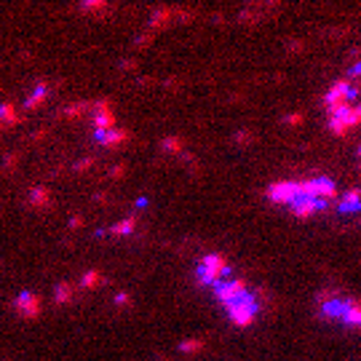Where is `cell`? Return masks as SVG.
I'll return each instance as SVG.
<instances>
[{
  "label": "cell",
  "mask_w": 361,
  "mask_h": 361,
  "mask_svg": "<svg viewBox=\"0 0 361 361\" xmlns=\"http://www.w3.org/2000/svg\"><path fill=\"white\" fill-rule=\"evenodd\" d=\"M225 310H227V318H230L233 326L249 329L257 321V313H260V297H257V292L249 289V292L241 294L235 302L225 305Z\"/></svg>",
  "instance_id": "obj_1"
},
{
  "label": "cell",
  "mask_w": 361,
  "mask_h": 361,
  "mask_svg": "<svg viewBox=\"0 0 361 361\" xmlns=\"http://www.w3.org/2000/svg\"><path fill=\"white\" fill-rule=\"evenodd\" d=\"M326 115H329V131H332L334 137H348L353 129L361 126V102H356V105H342Z\"/></svg>",
  "instance_id": "obj_2"
},
{
  "label": "cell",
  "mask_w": 361,
  "mask_h": 361,
  "mask_svg": "<svg viewBox=\"0 0 361 361\" xmlns=\"http://www.w3.org/2000/svg\"><path fill=\"white\" fill-rule=\"evenodd\" d=\"M230 273V265H227V257L225 254H217L211 252L206 257L198 260V268H195V276H198V284L201 286H214L222 281V276Z\"/></svg>",
  "instance_id": "obj_3"
},
{
  "label": "cell",
  "mask_w": 361,
  "mask_h": 361,
  "mask_svg": "<svg viewBox=\"0 0 361 361\" xmlns=\"http://www.w3.org/2000/svg\"><path fill=\"white\" fill-rule=\"evenodd\" d=\"M211 289H214V297H217L219 302H222V305H230V302L238 300L241 294H246L252 286H249L244 278H227V281H219V284H214Z\"/></svg>",
  "instance_id": "obj_4"
},
{
  "label": "cell",
  "mask_w": 361,
  "mask_h": 361,
  "mask_svg": "<svg viewBox=\"0 0 361 361\" xmlns=\"http://www.w3.org/2000/svg\"><path fill=\"white\" fill-rule=\"evenodd\" d=\"M14 310H17L22 318L35 321L38 316H41V297H38L35 292H30V289H25V292H19L17 300H14Z\"/></svg>",
  "instance_id": "obj_5"
},
{
  "label": "cell",
  "mask_w": 361,
  "mask_h": 361,
  "mask_svg": "<svg viewBox=\"0 0 361 361\" xmlns=\"http://www.w3.org/2000/svg\"><path fill=\"white\" fill-rule=\"evenodd\" d=\"M115 129V113L110 107L107 99H97L94 102V131L105 134V131H113Z\"/></svg>",
  "instance_id": "obj_6"
},
{
  "label": "cell",
  "mask_w": 361,
  "mask_h": 361,
  "mask_svg": "<svg viewBox=\"0 0 361 361\" xmlns=\"http://www.w3.org/2000/svg\"><path fill=\"white\" fill-rule=\"evenodd\" d=\"M94 139L102 145V147H107V150H115V147H121V145H126L131 134L126 129H113V131H105V134H99V131H94Z\"/></svg>",
  "instance_id": "obj_7"
},
{
  "label": "cell",
  "mask_w": 361,
  "mask_h": 361,
  "mask_svg": "<svg viewBox=\"0 0 361 361\" xmlns=\"http://www.w3.org/2000/svg\"><path fill=\"white\" fill-rule=\"evenodd\" d=\"M27 201H30V206H35V209H49L54 203V195L46 185H35V187H30Z\"/></svg>",
  "instance_id": "obj_8"
},
{
  "label": "cell",
  "mask_w": 361,
  "mask_h": 361,
  "mask_svg": "<svg viewBox=\"0 0 361 361\" xmlns=\"http://www.w3.org/2000/svg\"><path fill=\"white\" fill-rule=\"evenodd\" d=\"M46 97H49V83L41 81V83H38L35 89H33V94L27 97V102H25V113H35V110L46 102Z\"/></svg>",
  "instance_id": "obj_9"
},
{
  "label": "cell",
  "mask_w": 361,
  "mask_h": 361,
  "mask_svg": "<svg viewBox=\"0 0 361 361\" xmlns=\"http://www.w3.org/2000/svg\"><path fill=\"white\" fill-rule=\"evenodd\" d=\"M19 121L22 118H19V110L14 107V102H3V105H0V129L17 126Z\"/></svg>",
  "instance_id": "obj_10"
},
{
  "label": "cell",
  "mask_w": 361,
  "mask_h": 361,
  "mask_svg": "<svg viewBox=\"0 0 361 361\" xmlns=\"http://www.w3.org/2000/svg\"><path fill=\"white\" fill-rule=\"evenodd\" d=\"M73 294H75V286L70 284V281H59V284L54 286V302L57 305H70L73 302Z\"/></svg>",
  "instance_id": "obj_11"
},
{
  "label": "cell",
  "mask_w": 361,
  "mask_h": 361,
  "mask_svg": "<svg viewBox=\"0 0 361 361\" xmlns=\"http://www.w3.org/2000/svg\"><path fill=\"white\" fill-rule=\"evenodd\" d=\"M86 110H94V102H73L59 110V118H81Z\"/></svg>",
  "instance_id": "obj_12"
},
{
  "label": "cell",
  "mask_w": 361,
  "mask_h": 361,
  "mask_svg": "<svg viewBox=\"0 0 361 361\" xmlns=\"http://www.w3.org/2000/svg\"><path fill=\"white\" fill-rule=\"evenodd\" d=\"M99 284H105V276L99 270H86L81 276V289H97Z\"/></svg>",
  "instance_id": "obj_13"
},
{
  "label": "cell",
  "mask_w": 361,
  "mask_h": 361,
  "mask_svg": "<svg viewBox=\"0 0 361 361\" xmlns=\"http://www.w3.org/2000/svg\"><path fill=\"white\" fill-rule=\"evenodd\" d=\"M134 227H137V217H126V219H121V222H115L107 233H113V235H129Z\"/></svg>",
  "instance_id": "obj_14"
},
{
  "label": "cell",
  "mask_w": 361,
  "mask_h": 361,
  "mask_svg": "<svg viewBox=\"0 0 361 361\" xmlns=\"http://www.w3.org/2000/svg\"><path fill=\"white\" fill-rule=\"evenodd\" d=\"M171 19V9H155L150 17V30H161L166 27V22Z\"/></svg>",
  "instance_id": "obj_15"
},
{
  "label": "cell",
  "mask_w": 361,
  "mask_h": 361,
  "mask_svg": "<svg viewBox=\"0 0 361 361\" xmlns=\"http://www.w3.org/2000/svg\"><path fill=\"white\" fill-rule=\"evenodd\" d=\"M203 345H206L203 340H182L179 342V350L182 353H198V350H203Z\"/></svg>",
  "instance_id": "obj_16"
},
{
  "label": "cell",
  "mask_w": 361,
  "mask_h": 361,
  "mask_svg": "<svg viewBox=\"0 0 361 361\" xmlns=\"http://www.w3.org/2000/svg\"><path fill=\"white\" fill-rule=\"evenodd\" d=\"M342 203H345L348 209L358 206V203H361V190H356V187H353V190H348V193L342 195Z\"/></svg>",
  "instance_id": "obj_17"
},
{
  "label": "cell",
  "mask_w": 361,
  "mask_h": 361,
  "mask_svg": "<svg viewBox=\"0 0 361 361\" xmlns=\"http://www.w3.org/2000/svg\"><path fill=\"white\" fill-rule=\"evenodd\" d=\"M161 147H163V150H169V153H179V150H182V139H179V137H166L161 142Z\"/></svg>",
  "instance_id": "obj_18"
},
{
  "label": "cell",
  "mask_w": 361,
  "mask_h": 361,
  "mask_svg": "<svg viewBox=\"0 0 361 361\" xmlns=\"http://www.w3.org/2000/svg\"><path fill=\"white\" fill-rule=\"evenodd\" d=\"M17 163H19V155H17V153H9V155L3 158V169L11 171V169H17Z\"/></svg>",
  "instance_id": "obj_19"
},
{
  "label": "cell",
  "mask_w": 361,
  "mask_h": 361,
  "mask_svg": "<svg viewBox=\"0 0 361 361\" xmlns=\"http://www.w3.org/2000/svg\"><path fill=\"white\" fill-rule=\"evenodd\" d=\"M91 166H94V158H83V161H78V163H75L73 169L78 171V174H83V171H89Z\"/></svg>",
  "instance_id": "obj_20"
},
{
  "label": "cell",
  "mask_w": 361,
  "mask_h": 361,
  "mask_svg": "<svg viewBox=\"0 0 361 361\" xmlns=\"http://www.w3.org/2000/svg\"><path fill=\"white\" fill-rule=\"evenodd\" d=\"M83 227V217L81 214H73L70 217V230H81Z\"/></svg>",
  "instance_id": "obj_21"
},
{
  "label": "cell",
  "mask_w": 361,
  "mask_h": 361,
  "mask_svg": "<svg viewBox=\"0 0 361 361\" xmlns=\"http://www.w3.org/2000/svg\"><path fill=\"white\" fill-rule=\"evenodd\" d=\"M123 174H126V166H123V163H121V166H113V169H110V177H113V179H121Z\"/></svg>",
  "instance_id": "obj_22"
},
{
  "label": "cell",
  "mask_w": 361,
  "mask_h": 361,
  "mask_svg": "<svg viewBox=\"0 0 361 361\" xmlns=\"http://www.w3.org/2000/svg\"><path fill=\"white\" fill-rule=\"evenodd\" d=\"M115 305H131V297L126 292H118L115 294Z\"/></svg>",
  "instance_id": "obj_23"
},
{
  "label": "cell",
  "mask_w": 361,
  "mask_h": 361,
  "mask_svg": "<svg viewBox=\"0 0 361 361\" xmlns=\"http://www.w3.org/2000/svg\"><path fill=\"white\" fill-rule=\"evenodd\" d=\"M134 67H137L134 59H123V62H121V70H134Z\"/></svg>",
  "instance_id": "obj_24"
},
{
  "label": "cell",
  "mask_w": 361,
  "mask_h": 361,
  "mask_svg": "<svg viewBox=\"0 0 361 361\" xmlns=\"http://www.w3.org/2000/svg\"><path fill=\"white\" fill-rule=\"evenodd\" d=\"M235 142H241V145L249 142V131H238V134H235Z\"/></svg>",
  "instance_id": "obj_25"
},
{
  "label": "cell",
  "mask_w": 361,
  "mask_h": 361,
  "mask_svg": "<svg viewBox=\"0 0 361 361\" xmlns=\"http://www.w3.org/2000/svg\"><path fill=\"white\" fill-rule=\"evenodd\" d=\"M46 137V129H41V131H35V134H33V142H41V139Z\"/></svg>",
  "instance_id": "obj_26"
},
{
  "label": "cell",
  "mask_w": 361,
  "mask_h": 361,
  "mask_svg": "<svg viewBox=\"0 0 361 361\" xmlns=\"http://www.w3.org/2000/svg\"><path fill=\"white\" fill-rule=\"evenodd\" d=\"M358 155H361V147H358Z\"/></svg>",
  "instance_id": "obj_27"
}]
</instances>
